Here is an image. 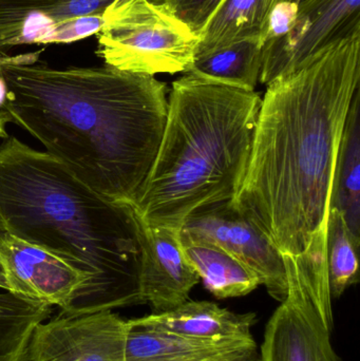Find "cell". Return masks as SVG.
<instances>
[{"instance_id": "15", "label": "cell", "mask_w": 360, "mask_h": 361, "mask_svg": "<svg viewBox=\"0 0 360 361\" xmlns=\"http://www.w3.org/2000/svg\"><path fill=\"white\" fill-rule=\"evenodd\" d=\"M103 13L56 20L40 11L0 14V52L21 44H72L97 35Z\"/></svg>"}, {"instance_id": "16", "label": "cell", "mask_w": 360, "mask_h": 361, "mask_svg": "<svg viewBox=\"0 0 360 361\" xmlns=\"http://www.w3.org/2000/svg\"><path fill=\"white\" fill-rule=\"evenodd\" d=\"M360 91L355 93L340 141L332 183L330 209L346 221L355 241L360 244Z\"/></svg>"}, {"instance_id": "8", "label": "cell", "mask_w": 360, "mask_h": 361, "mask_svg": "<svg viewBox=\"0 0 360 361\" xmlns=\"http://www.w3.org/2000/svg\"><path fill=\"white\" fill-rule=\"evenodd\" d=\"M128 324L112 311L58 315L35 329L27 361H126Z\"/></svg>"}, {"instance_id": "26", "label": "cell", "mask_w": 360, "mask_h": 361, "mask_svg": "<svg viewBox=\"0 0 360 361\" xmlns=\"http://www.w3.org/2000/svg\"><path fill=\"white\" fill-rule=\"evenodd\" d=\"M6 92H8V89H6V82H4V78L0 76V109H1L4 102H6Z\"/></svg>"}, {"instance_id": "22", "label": "cell", "mask_w": 360, "mask_h": 361, "mask_svg": "<svg viewBox=\"0 0 360 361\" xmlns=\"http://www.w3.org/2000/svg\"><path fill=\"white\" fill-rule=\"evenodd\" d=\"M113 0H58L55 4L40 8L56 20L77 18L101 14Z\"/></svg>"}, {"instance_id": "23", "label": "cell", "mask_w": 360, "mask_h": 361, "mask_svg": "<svg viewBox=\"0 0 360 361\" xmlns=\"http://www.w3.org/2000/svg\"><path fill=\"white\" fill-rule=\"evenodd\" d=\"M298 14V4L295 2L285 1L277 4L268 19L264 40L266 44L275 38L281 37L293 27Z\"/></svg>"}, {"instance_id": "13", "label": "cell", "mask_w": 360, "mask_h": 361, "mask_svg": "<svg viewBox=\"0 0 360 361\" xmlns=\"http://www.w3.org/2000/svg\"><path fill=\"white\" fill-rule=\"evenodd\" d=\"M255 314H235L209 301H186L173 309L128 320L130 326L199 339L252 336Z\"/></svg>"}, {"instance_id": "11", "label": "cell", "mask_w": 360, "mask_h": 361, "mask_svg": "<svg viewBox=\"0 0 360 361\" xmlns=\"http://www.w3.org/2000/svg\"><path fill=\"white\" fill-rule=\"evenodd\" d=\"M137 219L142 247V302L151 305L154 313L169 311L188 300L190 293L200 282V276L184 250L181 229L146 224Z\"/></svg>"}, {"instance_id": "2", "label": "cell", "mask_w": 360, "mask_h": 361, "mask_svg": "<svg viewBox=\"0 0 360 361\" xmlns=\"http://www.w3.org/2000/svg\"><path fill=\"white\" fill-rule=\"evenodd\" d=\"M40 54L0 53V111L87 186L132 205L160 148L168 87L107 65L50 67Z\"/></svg>"}, {"instance_id": "9", "label": "cell", "mask_w": 360, "mask_h": 361, "mask_svg": "<svg viewBox=\"0 0 360 361\" xmlns=\"http://www.w3.org/2000/svg\"><path fill=\"white\" fill-rule=\"evenodd\" d=\"M360 27V0H310L289 32L264 44L259 82L268 86L331 42Z\"/></svg>"}, {"instance_id": "5", "label": "cell", "mask_w": 360, "mask_h": 361, "mask_svg": "<svg viewBox=\"0 0 360 361\" xmlns=\"http://www.w3.org/2000/svg\"><path fill=\"white\" fill-rule=\"evenodd\" d=\"M97 55L120 71L187 73L200 37L154 0H113L103 12Z\"/></svg>"}, {"instance_id": "6", "label": "cell", "mask_w": 360, "mask_h": 361, "mask_svg": "<svg viewBox=\"0 0 360 361\" xmlns=\"http://www.w3.org/2000/svg\"><path fill=\"white\" fill-rule=\"evenodd\" d=\"M285 271L287 295L266 326L259 361H342L331 343L332 302L306 271Z\"/></svg>"}, {"instance_id": "25", "label": "cell", "mask_w": 360, "mask_h": 361, "mask_svg": "<svg viewBox=\"0 0 360 361\" xmlns=\"http://www.w3.org/2000/svg\"><path fill=\"white\" fill-rule=\"evenodd\" d=\"M8 123V116L4 112L0 111V140L8 139V135L6 133V126Z\"/></svg>"}, {"instance_id": "27", "label": "cell", "mask_w": 360, "mask_h": 361, "mask_svg": "<svg viewBox=\"0 0 360 361\" xmlns=\"http://www.w3.org/2000/svg\"><path fill=\"white\" fill-rule=\"evenodd\" d=\"M287 1L295 2V4H297L298 6H299V4H304V2L310 1V0H287Z\"/></svg>"}, {"instance_id": "10", "label": "cell", "mask_w": 360, "mask_h": 361, "mask_svg": "<svg viewBox=\"0 0 360 361\" xmlns=\"http://www.w3.org/2000/svg\"><path fill=\"white\" fill-rule=\"evenodd\" d=\"M0 273L6 290L65 310L89 276L46 248L0 233Z\"/></svg>"}, {"instance_id": "7", "label": "cell", "mask_w": 360, "mask_h": 361, "mask_svg": "<svg viewBox=\"0 0 360 361\" xmlns=\"http://www.w3.org/2000/svg\"><path fill=\"white\" fill-rule=\"evenodd\" d=\"M180 235L182 242L211 244L230 252L258 276L273 298L285 300L287 278L283 255L232 200L192 212Z\"/></svg>"}, {"instance_id": "4", "label": "cell", "mask_w": 360, "mask_h": 361, "mask_svg": "<svg viewBox=\"0 0 360 361\" xmlns=\"http://www.w3.org/2000/svg\"><path fill=\"white\" fill-rule=\"evenodd\" d=\"M261 97L192 73L173 82L156 160L132 206L146 224L181 229L200 208L234 200L253 149Z\"/></svg>"}, {"instance_id": "3", "label": "cell", "mask_w": 360, "mask_h": 361, "mask_svg": "<svg viewBox=\"0 0 360 361\" xmlns=\"http://www.w3.org/2000/svg\"><path fill=\"white\" fill-rule=\"evenodd\" d=\"M0 233L46 248L89 276L61 315L143 305L133 206L99 195L15 137L0 144Z\"/></svg>"}, {"instance_id": "29", "label": "cell", "mask_w": 360, "mask_h": 361, "mask_svg": "<svg viewBox=\"0 0 360 361\" xmlns=\"http://www.w3.org/2000/svg\"><path fill=\"white\" fill-rule=\"evenodd\" d=\"M0 276H1V273H0ZM1 277H2V276H1Z\"/></svg>"}, {"instance_id": "19", "label": "cell", "mask_w": 360, "mask_h": 361, "mask_svg": "<svg viewBox=\"0 0 360 361\" xmlns=\"http://www.w3.org/2000/svg\"><path fill=\"white\" fill-rule=\"evenodd\" d=\"M52 311L46 303L0 292V361H27L35 329Z\"/></svg>"}, {"instance_id": "20", "label": "cell", "mask_w": 360, "mask_h": 361, "mask_svg": "<svg viewBox=\"0 0 360 361\" xmlns=\"http://www.w3.org/2000/svg\"><path fill=\"white\" fill-rule=\"evenodd\" d=\"M360 244L351 235L346 221L335 209H330L327 226V265L330 294L340 298L347 288L359 280Z\"/></svg>"}, {"instance_id": "12", "label": "cell", "mask_w": 360, "mask_h": 361, "mask_svg": "<svg viewBox=\"0 0 360 361\" xmlns=\"http://www.w3.org/2000/svg\"><path fill=\"white\" fill-rule=\"evenodd\" d=\"M127 324L126 361H228L258 353L253 337L190 338Z\"/></svg>"}, {"instance_id": "1", "label": "cell", "mask_w": 360, "mask_h": 361, "mask_svg": "<svg viewBox=\"0 0 360 361\" xmlns=\"http://www.w3.org/2000/svg\"><path fill=\"white\" fill-rule=\"evenodd\" d=\"M360 82V27L275 78L261 97L237 207L285 260L327 264L332 183Z\"/></svg>"}, {"instance_id": "14", "label": "cell", "mask_w": 360, "mask_h": 361, "mask_svg": "<svg viewBox=\"0 0 360 361\" xmlns=\"http://www.w3.org/2000/svg\"><path fill=\"white\" fill-rule=\"evenodd\" d=\"M285 0H223L199 34L196 57L264 35L277 4Z\"/></svg>"}, {"instance_id": "21", "label": "cell", "mask_w": 360, "mask_h": 361, "mask_svg": "<svg viewBox=\"0 0 360 361\" xmlns=\"http://www.w3.org/2000/svg\"><path fill=\"white\" fill-rule=\"evenodd\" d=\"M164 4L197 35L202 31L223 0H154Z\"/></svg>"}, {"instance_id": "28", "label": "cell", "mask_w": 360, "mask_h": 361, "mask_svg": "<svg viewBox=\"0 0 360 361\" xmlns=\"http://www.w3.org/2000/svg\"><path fill=\"white\" fill-rule=\"evenodd\" d=\"M0 288H1V290H6V286H4V279H2L1 276H0Z\"/></svg>"}, {"instance_id": "17", "label": "cell", "mask_w": 360, "mask_h": 361, "mask_svg": "<svg viewBox=\"0 0 360 361\" xmlns=\"http://www.w3.org/2000/svg\"><path fill=\"white\" fill-rule=\"evenodd\" d=\"M182 243L205 288L216 298L245 296L261 286L253 271L222 248L201 242Z\"/></svg>"}, {"instance_id": "18", "label": "cell", "mask_w": 360, "mask_h": 361, "mask_svg": "<svg viewBox=\"0 0 360 361\" xmlns=\"http://www.w3.org/2000/svg\"><path fill=\"white\" fill-rule=\"evenodd\" d=\"M264 42L242 40L221 50L196 57L187 73L247 91H255L263 61Z\"/></svg>"}, {"instance_id": "24", "label": "cell", "mask_w": 360, "mask_h": 361, "mask_svg": "<svg viewBox=\"0 0 360 361\" xmlns=\"http://www.w3.org/2000/svg\"><path fill=\"white\" fill-rule=\"evenodd\" d=\"M58 0H0V12L25 13L40 10Z\"/></svg>"}]
</instances>
